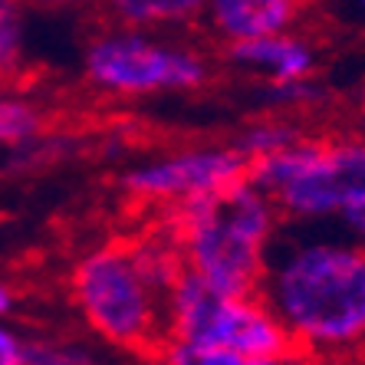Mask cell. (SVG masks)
I'll return each instance as SVG.
<instances>
[{
  "mask_svg": "<svg viewBox=\"0 0 365 365\" xmlns=\"http://www.w3.org/2000/svg\"><path fill=\"white\" fill-rule=\"evenodd\" d=\"M257 297L270 306L299 359L365 352V247L319 224L283 221Z\"/></svg>",
  "mask_w": 365,
  "mask_h": 365,
  "instance_id": "obj_1",
  "label": "cell"
},
{
  "mask_svg": "<svg viewBox=\"0 0 365 365\" xmlns=\"http://www.w3.org/2000/svg\"><path fill=\"white\" fill-rule=\"evenodd\" d=\"M155 356L175 365H280L299 352L257 293H224L185 270L165 293Z\"/></svg>",
  "mask_w": 365,
  "mask_h": 365,
  "instance_id": "obj_2",
  "label": "cell"
},
{
  "mask_svg": "<svg viewBox=\"0 0 365 365\" xmlns=\"http://www.w3.org/2000/svg\"><path fill=\"white\" fill-rule=\"evenodd\" d=\"M185 270L224 293H257L283 214L250 178L165 211Z\"/></svg>",
  "mask_w": 365,
  "mask_h": 365,
  "instance_id": "obj_3",
  "label": "cell"
},
{
  "mask_svg": "<svg viewBox=\"0 0 365 365\" xmlns=\"http://www.w3.org/2000/svg\"><path fill=\"white\" fill-rule=\"evenodd\" d=\"M69 303L96 342L155 356L165 336V297L138 270L128 240H106L76 257L66 277Z\"/></svg>",
  "mask_w": 365,
  "mask_h": 365,
  "instance_id": "obj_4",
  "label": "cell"
},
{
  "mask_svg": "<svg viewBox=\"0 0 365 365\" xmlns=\"http://www.w3.org/2000/svg\"><path fill=\"white\" fill-rule=\"evenodd\" d=\"M247 178L273 197L289 224H336L352 201L365 197V132L313 135L247 165Z\"/></svg>",
  "mask_w": 365,
  "mask_h": 365,
  "instance_id": "obj_5",
  "label": "cell"
},
{
  "mask_svg": "<svg viewBox=\"0 0 365 365\" xmlns=\"http://www.w3.org/2000/svg\"><path fill=\"white\" fill-rule=\"evenodd\" d=\"M83 79L96 96L119 102L201 93L214 79L211 53L175 34L109 24L89 36Z\"/></svg>",
  "mask_w": 365,
  "mask_h": 365,
  "instance_id": "obj_6",
  "label": "cell"
},
{
  "mask_svg": "<svg viewBox=\"0 0 365 365\" xmlns=\"http://www.w3.org/2000/svg\"><path fill=\"white\" fill-rule=\"evenodd\" d=\"M247 165L250 162L230 142L181 145L128 162L119 175V187L128 201L142 207L171 211L247 178Z\"/></svg>",
  "mask_w": 365,
  "mask_h": 365,
  "instance_id": "obj_7",
  "label": "cell"
},
{
  "mask_svg": "<svg viewBox=\"0 0 365 365\" xmlns=\"http://www.w3.org/2000/svg\"><path fill=\"white\" fill-rule=\"evenodd\" d=\"M221 56L230 69L247 73L254 83H289V79L316 76L319 69V50L299 26L227 43L221 46Z\"/></svg>",
  "mask_w": 365,
  "mask_h": 365,
  "instance_id": "obj_8",
  "label": "cell"
},
{
  "mask_svg": "<svg viewBox=\"0 0 365 365\" xmlns=\"http://www.w3.org/2000/svg\"><path fill=\"white\" fill-rule=\"evenodd\" d=\"M313 0H204L201 26L214 43H240L254 36L303 26Z\"/></svg>",
  "mask_w": 365,
  "mask_h": 365,
  "instance_id": "obj_9",
  "label": "cell"
},
{
  "mask_svg": "<svg viewBox=\"0 0 365 365\" xmlns=\"http://www.w3.org/2000/svg\"><path fill=\"white\" fill-rule=\"evenodd\" d=\"M99 10L109 24L181 34L187 26H201L204 0H99Z\"/></svg>",
  "mask_w": 365,
  "mask_h": 365,
  "instance_id": "obj_10",
  "label": "cell"
},
{
  "mask_svg": "<svg viewBox=\"0 0 365 365\" xmlns=\"http://www.w3.org/2000/svg\"><path fill=\"white\" fill-rule=\"evenodd\" d=\"M128 247H132V257H135L138 270L145 273V280L152 283L162 297L178 283L181 273H185V257H181V247L168 224L132 237Z\"/></svg>",
  "mask_w": 365,
  "mask_h": 365,
  "instance_id": "obj_11",
  "label": "cell"
},
{
  "mask_svg": "<svg viewBox=\"0 0 365 365\" xmlns=\"http://www.w3.org/2000/svg\"><path fill=\"white\" fill-rule=\"evenodd\" d=\"M50 128V109L36 96L0 86V152H14Z\"/></svg>",
  "mask_w": 365,
  "mask_h": 365,
  "instance_id": "obj_12",
  "label": "cell"
},
{
  "mask_svg": "<svg viewBox=\"0 0 365 365\" xmlns=\"http://www.w3.org/2000/svg\"><path fill=\"white\" fill-rule=\"evenodd\" d=\"M303 132L306 128L297 115L267 112V115H260V119L247 122L237 135H234L230 145L244 155L247 162H254V158H264V155H273V152H280V148H287V145L297 142Z\"/></svg>",
  "mask_w": 365,
  "mask_h": 365,
  "instance_id": "obj_13",
  "label": "cell"
},
{
  "mask_svg": "<svg viewBox=\"0 0 365 365\" xmlns=\"http://www.w3.org/2000/svg\"><path fill=\"white\" fill-rule=\"evenodd\" d=\"M26 73V7L0 0V86H14Z\"/></svg>",
  "mask_w": 365,
  "mask_h": 365,
  "instance_id": "obj_14",
  "label": "cell"
},
{
  "mask_svg": "<svg viewBox=\"0 0 365 365\" xmlns=\"http://www.w3.org/2000/svg\"><path fill=\"white\" fill-rule=\"evenodd\" d=\"M257 86H260L264 109L283 112V115H297V119L326 102V86L316 83V76L289 79V83H257Z\"/></svg>",
  "mask_w": 365,
  "mask_h": 365,
  "instance_id": "obj_15",
  "label": "cell"
},
{
  "mask_svg": "<svg viewBox=\"0 0 365 365\" xmlns=\"http://www.w3.org/2000/svg\"><path fill=\"white\" fill-rule=\"evenodd\" d=\"M93 352L83 342L53 339V336H24V359L20 365H86Z\"/></svg>",
  "mask_w": 365,
  "mask_h": 365,
  "instance_id": "obj_16",
  "label": "cell"
},
{
  "mask_svg": "<svg viewBox=\"0 0 365 365\" xmlns=\"http://www.w3.org/2000/svg\"><path fill=\"white\" fill-rule=\"evenodd\" d=\"M336 224H339V230H346L352 240H359V244L365 247V197H359V201H352L346 207V211L336 217Z\"/></svg>",
  "mask_w": 365,
  "mask_h": 365,
  "instance_id": "obj_17",
  "label": "cell"
},
{
  "mask_svg": "<svg viewBox=\"0 0 365 365\" xmlns=\"http://www.w3.org/2000/svg\"><path fill=\"white\" fill-rule=\"evenodd\" d=\"M24 359V336L7 319H0V365H20Z\"/></svg>",
  "mask_w": 365,
  "mask_h": 365,
  "instance_id": "obj_18",
  "label": "cell"
},
{
  "mask_svg": "<svg viewBox=\"0 0 365 365\" xmlns=\"http://www.w3.org/2000/svg\"><path fill=\"white\" fill-rule=\"evenodd\" d=\"M26 10H43V14H79V10L99 7V0H20Z\"/></svg>",
  "mask_w": 365,
  "mask_h": 365,
  "instance_id": "obj_19",
  "label": "cell"
},
{
  "mask_svg": "<svg viewBox=\"0 0 365 365\" xmlns=\"http://www.w3.org/2000/svg\"><path fill=\"white\" fill-rule=\"evenodd\" d=\"M17 289L10 287L7 280H0V319H7L14 309H17Z\"/></svg>",
  "mask_w": 365,
  "mask_h": 365,
  "instance_id": "obj_20",
  "label": "cell"
},
{
  "mask_svg": "<svg viewBox=\"0 0 365 365\" xmlns=\"http://www.w3.org/2000/svg\"><path fill=\"white\" fill-rule=\"evenodd\" d=\"M359 119H365V86H362V93H359Z\"/></svg>",
  "mask_w": 365,
  "mask_h": 365,
  "instance_id": "obj_21",
  "label": "cell"
},
{
  "mask_svg": "<svg viewBox=\"0 0 365 365\" xmlns=\"http://www.w3.org/2000/svg\"><path fill=\"white\" fill-rule=\"evenodd\" d=\"M359 10H362V14H365V0H359Z\"/></svg>",
  "mask_w": 365,
  "mask_h": 365,
  "instance_id": "obj_22",
  "label": "cell"
},
{
  "mask_svg": "<svg viewBox=\"0 0 365 365\" xmlns=\"http://www.w3.org/2000/svg\"><path fill=\"white\" fill-rule=\"evenodd\" d=\"M359 122H362V132H365V119H359Z\"/></svg>",
  "mask_w": 365,
  "mask_h": 365,
  "instance_id": "obj_23",
  "label": "cell"
}]
</instances>
